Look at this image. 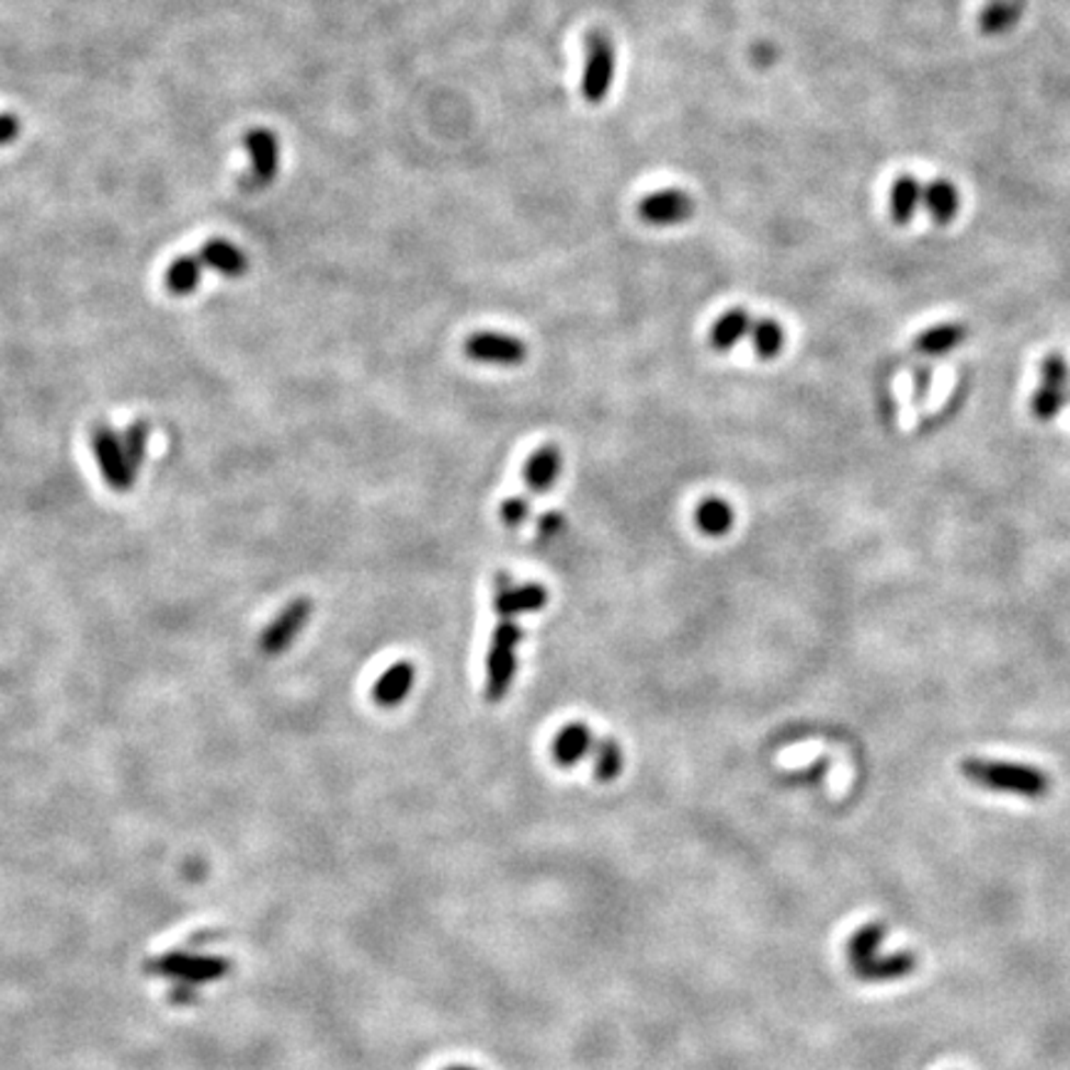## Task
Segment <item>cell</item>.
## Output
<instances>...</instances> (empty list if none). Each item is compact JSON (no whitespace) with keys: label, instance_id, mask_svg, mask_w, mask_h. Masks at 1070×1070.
I'll use <instances>...</instances> for the list:
<instances>
[{"label":"cell","instance_id":"obj_1","mask_svg":"<svg viewBox=\"0 0 1070 1070\" xmlns=\"http://www.w3.org/2000/svg\"><path fill=\"white\" fill-rule=\"evenodd\" d=\"M885 924L869 922L847 940V964L857 979L863 981H897L910 977L917 969V954L910 949H900L883 957L880 947L885 940Z\"/></svg>","mask_w":1070,"mask_h":1070},{"label":"cell","instance_id":"obj_2","mask_svg":"<svg viewBox=\"0 0 1070 1070\" xmlns=\"http://www.w3.org/2000/svg\"><path fill=\"white\" fill-rule=\"evenodd\" d=\"M961 773L981 788L1014 793L1021 798H1044L1050 790V778L1036 766L1011 761H989V759H967L961 761Z\"/></svg>","mask_w":1070,"mask_h":1070},{"label":"cell","instance_id":"obj_3","mask_svg":"<svg viewBox=\"0 0 1070 1070\" xmlns=\"http://www.w3.org/2000/svg\"><path fill=\"white\" fill-rule=\"evenodd\" d=\"M523 639V629L513 619H503L496 625L489 645V657H486V699L491 704H499L509 694L515 669H519V649Z\"/></svg>","mask_w":1070,"mask_h":1070},{"label":"cell","instance_id":"obj_4","mask_svg":"<svg viewBox=\"0 0 1070 1070\" xmlns=\"http://www.w3.org/2000/svg\"><path fill=\"white\" fill-rule=\"evenodd\" d=\"M585 70H582V98L588 104H602L615 78V43L605 31L588 35Z\"/></svg>","mask_w":1070,"mask_h":1070},{"label":"cell","instance_id":"obj_5","mask_svg":"<svg viewBox=\"0 0 1070 1070\" xmlns=\"http://www.w3.org/2000/svg\"><path fill=\"white\" fill-rule=\"evenodd\" d=\"M243 147L251 157V171L241 179V186L246 191H261L268 189L278 177L281 171V141L271 129L258 127L246 132Z\"/></svg>","mask_w":1070,"mask_h":1070},{"label":"cell","instance_id":"obj_6","mask_svg":"<svg viewBox=\"0 0 1070 1070\" xmlns=\"http://www.w3.org/2000/svg\"><path fill=\"white\" fill-rule=\"evenodd\" d=\"M90 446H92L94 462H98L102 471L104 483L119 493L129 491L134 481H137V476L132 474L127 458H124L119 432H114V429L107 424L94 426L90 436Z\"/></svg>","mask_w":1070,"mask_h":1070},{"label":"cell","instance_id":"obj_7","mask_svg":"<svg viewBox=\"0 0 1070 1070\" xmlns=\"http://www.w3.org/2000/svg\"><path fill=\"white\" fill-rule=\"evenodd\" d=\"M312 615V602L308 597H295L285 605L271 625L263 629L261 639H258V649H261L263 657H281L285 649H288L298 635L305 629V625L310 623Z\"/></svg>","mask_w":1070,"mask_h":1070},{"label":"cell","instance_id":"obj_8","mask_svg":"<svg viewBox=\"0 0 1070 1070\" xmlns=\"http://www.w3.org/2000/svg\"><path fill=\"white\" fill-rule=\"evenodd\" d=\"M466 357L483 365H499V367H515L523 365L528 348L519 338L505 332H476L464 342Z\"/></svg>","mask_w":1070,"mask_h":1070},{"label":"cell","instance_id":"obj_9","mask_svg":"<svg viewBox=\"0 0 1070 1070\" xmlns=\"http://www.w3.org/2000/svg\"><path fill=\"white\" fill-rule=\"evenodd\" d=\"M637 214L649 226H676L692 218L694 198L682 189H662L639 201Z\"/></svg>","mask_w":1070,"mask_h":1070},{"label":"cell","instance_id":"obj_10","mask_svg":"<svg viewBox=\"0 0 1070 1070\" xmlns=\"http://www.w3.org/2000/svg\"><path fill=\"white\" fill-rule=\"evenodd\" d=\"M196 255L201 265L214 268L216 273L226 275V278H243L248 268H251L243 248L226 241V238H212V241L204 243L201 251H196Z\"/></svg>","mask_w":1070,"mask_h":1070},{"label":"cell","instance_id":"obj_11","mask_svg":"<svg viewBox=\"0 0 1070 1070\" xmlns=\"http://www.w3.org/2000/svg\"><path fill=\"white\" fill-rule=\"evenodd\" d=\"M922 206L936 226H949L961 208L959 189L949 179H934L922 189Z\"/></svg>","mask_w":1070,"mask_h":1070},{"label":"cell","instance_id":"obj_12","mask_svg":"<svg viewBox=\"0 0 1070 1070\" xmlns=\"http://www.w3.org/2000/svg\"><path fill=\"white\" fill-rule=\"evenodd\" d=\"M414 680H417V672L412 664L409 662L391 664L385 669V674L379 676L375 686H372V699H375V704L385 706V709L399 706L407 699V694L412 692Z\"/></svg>","mask_w":1070,"mask_h":1070},{"label":"cell","instance_id":"obj_13","mask_svg":"<svg viewBox=\"0 0 1070 1070\" xmlns=\"http://www.w3.org/2000/svg\"><path fill=\"white\" fill-rule=\"evenodd\" d=\"M592 747H595V736L585 724H568L562 726L556 741H553V761L562 769H570L585 759Z\"/></svg>","mask_w":1070,"mask_h":1070},{"label":"cell","instance_id":"obj_14","mask_svg":"<svg viewBox=\"0 0 1070 1070\" xmlns=\"http://www.w3.org/2000/svg\"><path fill=\"white\" fill-rule=\"evenodd\" d=\"M548 605V590L538 585H521V588H503L499 590V595H496V602H493V607H496V613H499L503 619H511L515 615H525V613H538V610H543Z\"/></svg>","mask_w":1070,"mask_h":1070},{"label":"cell","instance_id":"obj_15","mask_svg":"<svg viewBox=\"0 0 1070 1070\" xmlns=\"http://www.w3.org/2000/svg\"><path fill=\"white\" fill-rule=\"evenodd\" d=\"M560 466H562L560 448L558 446H540L538 452L528 458V464H525V471H523L525 486H528L533 493L548 491L558 479Z\"/></svg>","mask_w":1070,"mask_h":1070},{"label":"cell","instance_id":"obj_16","mask_svg":"<svg viewBox=\"0 0 1070 1070\" xmlns=\"http://www.w3.org/2000/svg\"><path fill=\"white\" fill-rule=\"evenodd\" d=\"M922 184L912 174H900L890 186V216L897 226L912 224L917 208L922 206Z\"/></svg>","mask_w":1070,"mask_h":1070},{"label":"cell","instance_id":"obj_17","mask_svg":"<svg viewBox=\"0 0 1070 1070\" xmlns=\"http://www.w3.org/2000/svg\"><path fill=\"white\" fill-rule=\"evenodd\" d=\"M964 340H967V328L961 322H942L936 328L924 330L914 340V350L926 357H940L957 350Z\"/></svg>","mask_w":1070,"mask_h":1070},{"label":"cell","instance_id":"obj_18","mask_svg":"<svg viewBox=\"0 0 1070 1070\" xmlns=\"http://www.w3.org/2000/svg\"><path fill=\"white\" fill-rule=\"evenodd\" d=\"M201 275H204V265H201L196 253L179 255L174 263L167 268L164 285L171 295L177 298H186V295L194 293L201 285Z\"/></svg>","mask_w":1070,"mask_h":1070},{"label":"cell","instance_id":"obj_19","mask_svg":"<svg viewBox=\"0 0 1070 1070\" xmlns=\"http://www.w3.org/2000/svg\"><path fill=\"white\" fill-rule=\"evenodd\" d=\"M1024 13L1021 0H989L979 15V27L983 35H1003L1014 31Z\"/></svg>","mask_w":1070,"mask_h":1070},{"label":"cell","instance_id":"obj_20","mask_svg":"<svg viewBox=\"0 0 1070 1070\" xmlns=\"http://www.w3.org/2000/svg\"><path fill=\"white\" fill-rule=\"evenodd\" d=\"M749 328H751V315L747 310L743 308L726 310L721 318L714 322V328L709 332V345L716 352L731 350L743 334H749Z\"/></svg>","mask_w":1070,"mask_h":1070},{"label":"cell","instance_id":"obj_21","mask_svg":"<svg viewBox=\"0 0 1070 1070\" xmlns=\"http://www.w3.org/2000/svg\"><path fill=\"white\" fill-rule=\"evenodd\" d=\"M623 747L615 739H600L592 747V773L600 783H610L619 776L623 771Z\"/></svg>","mask_w":1070,"mask_h":1070},{"label":"cell","instance_id":"obj_22","mask_svg":"<svg viewBox=\"0 0 1070 1070\" xmlns=\"http://www.w3.org/2000/svg\"><path fill=\"white\" fill-rule=\"evenodd\" d=\"M696 525L706 533L714 535V538H721L731 531L733 525V511L731 505L721 499H706L696 509Z\"/></svg>","mask_w":1070,"mask_h":1070},{"label":"cell","instance_id":"obj_23","mask_svg":"<svg viewBox=\"0 0 1070 1070\" xmlns=\"http://www.w3.org/2000/svg\"><path fill=\"white\" fill-rule=\"evenodd\" d=\"M751 342L756 348L761 360H773L783 350V342H786V332H783L781 325L771 318L751 320Z\"/></svg>","mask_w":1070,"mask_h":1070},{"label":"cell","instance_id":"obj_24","mask_svg":"<svg viewBox=\"0 0 1070 1070\" xmlns=\"http://www.w3.org/2000/svg\"><path fill=\"white\" fill-rule=\"evenodd\" d=\"M149 434L151 429L147 422H134L127 432H122V452L127 464L132 468V474L137 476L141 471V466L147 462V448H149Z\"/></svg>","mask_w":1070,"mask_h":1070},{"label":"cell","instance_id":"obj_25","mask_svg":"<svg viewBox=\"0 0 1070 1070\" xmlns=\"http://www.w3.org/2000/svg\"><path fill=\"white\" fill-rule=\"evenodd\" d=\"M1066 401H1068L1066 389L1044 385L1036 391L1034 399H1031V409H1034V414L1040 419V422H1050V419H1056V414L1063 409Z\"/></svg>","mask_w":1070,"mask_h":1070},{"label":"cell","instance_id":"obj_26","mask_svg":"<svg viewBox=\"0 0 1070 1070\" xmlns=\"http://www.w3.org/2000/svg\"><path fill=\"white\" fill-rule=\"evenodd\" d=\"M1040 377H1044L1046 387L1066 389L1070 382V369L1066 357L1060 355V352H1050V355H1046L1044 365H1040Z\"/></svg>","mask_w":1070,"mask_h":1070},{"label":"cell","instance_id":"obj_27","mask_svg":"<svg viewBox=\"0 0 1070 1070\" xmlns=\"http://www.w3.org/2000/svg\"><path fill=\"white\" fill-rule=\"evenodd\" d=\"M528 515H531L528 501L519 499V496H513V499L503 501V505H501V519L505 525H509V528H519V525H523Z\"/></svg>","mask_w":1070,"mask_h":1070},{"label":"cell","instance_id":"obj_28","mask_svg":"<svg viewBox=\"0 0 1070 1070\" xmlns=\"http://www.w3.org/2000/svg\"><path fill=\"white\" fill-rule=\"evenodd\" d=\"M23 124L13 112H0V147H11L21 137Z\"/></svg>","mask_w":1070,"mask_h":1070},{"label":"cell","instance_id":"obj_29","mask_svg":"<svg viewBox=\"0 0 1070 1070\" xmlns=\"http://www.w3.org/2000/svg\"><path fill=\"white\" fill-rule=\"evenodd\" d=\"M912 375H914L912 377V382H914V397L922 401L926 397V391H930V387H932L934 372H932L930 365H917Z\"/></svg>","mask_w":1070,"mask_h":1070},{"label":"cell","instance_id":"obj_30","mask_svg":"<svg viewBox=\"0 0 1070 1070\" xmlns=\"http://www.w3.org/2000/svg\"><path fill=\"white\" fill-rule=\"evenodd\" d=\"M562 525H566V521H562L560 513H546V519L540 521V531L546 535H558Z\"/></svg>","mask_w":1070,"mask_h":1070},{"label":"cell","instance_id":"obj_31","mask_svg":"<svg viewBox=\"0 0 1070 1070\" xmlns=\"http://www.w3.org/2000/svg\"><path fill=\"white\" fill-rule=\"evenodd\" d=\"M446 1070H479V1068H471V1066H452V1068H446Z\"/></svg>","mask_w":1070,"mask_h":1070},{"label":"cell","instance_id":"obj_32","mask_svg":"<svg viewBox=\"0 0 1070 1070\" xmlns=\"http://www.w3.org/2000/svg\"><path fill=\"white\" fill-rule=\"evenodd\" d=\"M1066 395H1068V401H1070V389H1066Z\"/></svg>","mask_w":1070,"mask_h":1070}]
</instances>
